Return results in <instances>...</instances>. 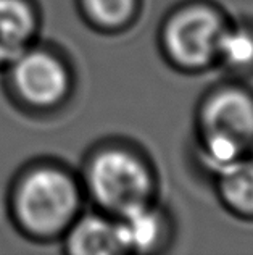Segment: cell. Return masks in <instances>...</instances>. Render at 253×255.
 I'll use <instances>...</instances> for the list:
<instances>
[{
  "instance_id": "10",
  "label": "cell",
  "mask_w": 253,
  "mask_h": 255,
  "mask_svg": "<svg viewBox=\"0 0 253 255\" xmlns=\"http://www.w3.org/2000/svg\"><path fill=\"white\" fill-rule=\"evenodd\" d=\"M216 65L232 78L253 76V21L237 19L228 23L218 50Z\"/></svg>"
},
{
  "instance_id": "11",
  "label": "cell",
  "mask_w": 253,
  "mask_h": 255,
  "mask_svg": "<svg viewBox=\"0 0 253 255\" xmlns=\"http://www.w3.org/2000/svg\"><path fill=\"white\" fill-rule=\"evenodd\" d=\"M84 21L100 32H121L139 18L142 0H78Z\"/></svg>"
},
{
  "instance_id": "4",
  "label": "cell",
  "mask_w": 253,
  "mask_h": 255,
  "mask_svg": "<svg viewBox=\"0 0 253 255\" xmlns=\"http://www.w3.org/2000/svg\"><path fill=\"white\" fill-rule=\"evenodd\" d=\"M229 18L210 0H187L165 16L158 32L162 55L172 68L198 75L216 66Z\"/></svg>"
},
{
  "instance_id": "8",
  "label": "cell",
  "mask_w": 253,
  "mask_h": 255,
  "mask_svg": "<svg viewBox=\"0 0 253 255\" xmlns=\"http://www.w3.org/2000/svg\"><path fill=\"white\" fill-rule=\"evenodd\" d=\"M39 24L32 0H0V70L37 42Z\"/></svg>"
},
{
  "instance_id": "1",
  "label": "cell",
  "mask_w": 253,
  "mask_h": 255,
  "mask_svg": "<svg viewBox=\"0 0 253 255\" xmlns=\"http://www.w3.org/2000/svg\"><path fill=\"white\" fill-rule=\"evenodd\" d=\"M79 174L58 162L41 160L19 171L10 189V213L19 231L41 243L62 239L83 212Z\"/></svg>"
},
{
  "instance_id": "5",
  "label": "cell",
  "mask_w": 253,
  "mask_h": 255,
  "mask_svg": "<svg viewBox=\"0 0 253 255\" xmlns=\"http://www.w3.org/2000/svg\"><path fill=\"white\" fill-rule=\"evenodd\" d=\"M3 71L13 100L31 113L60 110L75 87V73L63 53L39 42L28 47Z\"/></svg>"
},
{
  "instance_id": "2",
  "label": "cell",
  "mask_w": 253,
  "mask_h": 255,
  "mask_svg": "<svg viewBox=\"0 0 253 255\" xmlns=\"http://www.w3.org/2000/svg\"><path fill=\"white\" fill-rule=\"evenodd\" d=\"M195 152L213 176L223 166L253 153V89L232 79L213 86L197 104Z\"/></svg>"
},
{
  "instance_id": "3",
  "label": "cell",
  "mask_w": 253,
  "mask_h": 255,
  "mask_svg": "<svg viewBox=\"0 0 253 255\" xmlns=\"http://www.w3.org/2000/svg\"><path fill=\"white\" fill-rule=\"evenodd\" d=\"M85 199L113 217L157 200L158 179L147 153L124 140L97 145L83 165Z\"/></svg>"
},
{
  "instance_id": "6",
  "label": "cell",
  "mask_w": 253,
  "mask_h": 255,
  "mask_svg": "<svg viewBox=\"0 0 253 255\" xmlns=\"http://www.w3.org/2000/svg\"><path fill=\"white\" fill-rule=\"evenodd\" d=\"M116 218L126 254H157L171 244L174 234L172 218L157 200L139 205Z\"/></svg>"
},
{
  "instance_id": "7",
  "label": "cell",
  "mask_w": 253,
  "mask_h": 255,
  "mask_svg": "<svg viewBox=\"0 0 253 255\" xmlns=\"http://www.w3.org/2000/svg\"><path fill=\"white\" fill-rule=\"evenodd\" d=\"M62 243L73 255L126 254L118 218L97 209L83 210L63 234Z\"/></svg>"
},
{
  "instance_id": "9",
  "label": "cell",
  "mask_w": 253,
  "mask_h": 255,
  "mask_svg": "<svg viewBox=\"0 0 253 255\" xmlns=\"http://www.w3.org/2000/svg\"><path fill=\"white\" fill-rule=\"evenodd\" d=\"M211 179L226 212L239 220L253 221V153L223 166Z\"/></svg>"
}]
</instances>
